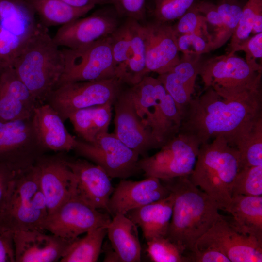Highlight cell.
<instances>
[{"label": "cell", "mask_w": 262, "mask_h": 262, "mask_svg": "<svg viewBox=\"0 0 262 262\" xmlns=\"http://www.w3.org/2000/svg\"><path fill=\"white\" fill-rule=\"evenodd\" d=\"M63 156L76 178V197L108 213L109 200L114 189L111 178L100 167L84 158Z\"/></svg>", "instance_id": "ac0fdd59"}, {"label": "cell", "mask_w": 262, "mask_h": 262, "mask_svg": "<svg viewBox=\"0 0 262 262\" xmlns=\"http://www.w3.org/2000/svg\"><path fill=\"white\" fill-rule=\"evenodd\" d=\"M173 27L177 35L196 33L212 36L208 31L207 22L205 17L193 5Z\"/></svg>", "instance_id": "60d3db41"}, {"label": "cell", "mask_w": 262, "mask_h": 262, "mask_svg": "<svg viewBox=\"0 0 262 262\" xmlns=\"http://www.w3.org/2000/svg\"><path fill=\"white\" fill-rule=\"evenodd\" d=\"M104 262H120L115 250L111 246L110 249H107L104 259Z\"/></svg>", "instance_id": "681fc988"}, {"label": "cell", "mask_w": 262, "mask_h": 262, "mask_svg": "<svg viewBox=\"0 0 262 262\" xmlns=\"http://www.w3.org/2000/svg\"><path fill=\"white\" fill-rule=\"evenodd\" d=\"M35 15L23 0H0V29L7 38L25 44L41 24Z\"/></svg>", "instance_id": "d4e9b609"}, {"label": "cell", "mask_w": 262, "mask_h": 262, "mask_svg": "<svg viewBox=\"0 0 262 262\" xmlns=\"http://www.w3.org/2000/svg\"><path fill=\"white\" fill-rule=\"evenodd\" d=\"M148 257L154 262H189L185 254L167 237H160L147 241Z\"/></svg>", "instance_id": "8d00e7d4"}, {"label": "cell", "mask_w": 262, "mask_h": 262, "mask_svg": "<svg viewBox=\"0 0 262 262\" xmlns=\"http://www.w3.org/2000/svg\"><path fill=\"white\" fill-rule=\"evenodd\" d=\"M16 262L60 261L70 242L37 229L14 232Z\"/></svg>", "instance_id": "7402d4cb"}, {"label": "cell", "mask_w": 262, "mask_h": 262, "mask_svg": "<svg viewBox=\"0 0 262 262\" xmlns=\"http://www.w3.org/2000/svg\"><path fill=\"white\" fill-rule=\"evenodd\" d=\"M48 215L34 166L17 172L0 212V227L13 232L37 229Z\"/></svg>", "instance_id": "5b68a950"}, {"label": "cell", "mask_w": 262, "mask_h": 262, "mask_svg": "<svg viewBox=\"0 0 262 262\" xmlns=\"http://www.w3.org/2000/svg\"><path fill=\"white\" fill-rule=\"evenodd\" d=\"M174 196L131 210L125 215L139 227L146 242L160 237H166L171 222Z\"/></svg>", "instance_id": "484cf974"}, {"label": "cell", "mask_w": 262, "mask_h": 262, "mask_svg": "<svg viewBox=\"0 0 262 262\" xmlns=\"http://www.w3.org/2000/svg\"><path fill=\"white\" fill-rule=\"evenodd\" d=\"M216 6L222 24L213 37V50L223 46L231 37L241 16L243 7L237 0H222Z\"/></svg>", "instance_id": "e575fe53"}, {"label": "cell", "mask_w": 262, "mask_h": 262, "mask_svg": "<svg viewBox=\"0 0 262 262\" xmlns=\"http://www.w3.org/2000/svg\"><path fill=\"white\" fill-rule=\"evenodd\" d=\"M76 154L100 167L111 178L121 179L140 171L139 155L108 132L99 135L92 143L77 139Z\"/></svg>", "instance_id": "8fae6325"}, {"label": "cell", "mask_w": 262, "mask_h": 262, "mask_svg": "<svg viewBox=\"0 0 262 262\" xmlns=\"http://www.w3.org/2000/svg\"><path fill=\"white\" fill-rule=\"evenodd\" d=\"M235 195L262 196V165L240 169L232 186Z\"/></svg>", "instance_id": "74e56055"}, {"label": "cell", "mask_w": 262, "mask_h": 262, "mask_svg": "<svg viewBox=\"0 0 262 262\" xmlns=\"http://www.w3.org/2000/svg\"><path fill=\"white\" fill-rule=\"evenodd\" d=\"M107 234L120 262L141 261L138 226L125 214H117L112 217L107 227Z\"/></svg>", "instance_id": "83f0119b"}, {"label": "cell", "mask_w": 262, "mask_h": 262, "mask_svg": "<svg viewBox=\"0 0 262 262\" xmlns=\"http://www.w3.org/2000/svg\"><path fill=\"white\" fill-rule=\"evenodd\" d=\"M232 219L229 221L239 232L262 243V196H232L225 210Z\"/></svg>", "instance_id": "4316f807"}, {"label": "cell", "mask_w": 262, "mask_h": 262, "mask_svg": "<svg viewBox=\"0 0 262 262\" xmlns=\"http://www.w3.org/2000/svg\"><path fill=\"white\" fill-rule=\"evenodd\" d=\"M39 105L12 66L0 70V121L30 118Z\"/></svg>", "instance_id": "44dd1931"}, {"label": "cell", "mask_w": 262, "mask_h": 262, "mask_svg": "<svg viewBox=\"0 0 262 262\" xmlns=\"http://www.w3.org/2000/svg\"><path fill=\"white\" fill-rule=\"evenodd\" d=\"M206 88H213L225 98H239L262 93V71L235 53L202 61L199 74Z\"/></svg>", "instance_id": "8992f818"}, {"label": "cell", "mask_w": 262, "mask_h": 262, "mask_svg": "<svg viewBox=\"0 0 262 262\" xmlns=\"http://www.w3.org/2000/svg\"><path fill=\"white\" fill-rule=\"evenodd\" d=\"M44 196L48 214L69 199L76 197V178L63 154L40 157L34 164Z\"/></svg>", "instance_id": "9a60e30c"}, {"label": "cell", "mask_w": 262, "mask_h": 262, "mask_svg": "<svg viewBox=\"0 0 262 262\" xmlns=\"http://www.w3.org/2000/svg\"><path fill=\"white\" fill-rule=\"evenodd\" d=\"M107 227L93 229L87 232L84 237L74 240L64 252L60 262H97L107 234Z\"/></svg>", "instance_id": "1f68e13d"}, {"label": "cell", "mask_w": 262, "mask_h": 262, "mask_svg": "<svg viewBox=\"0 0 262 262\" xmlns=\"http://www.w3.org/2000/svg\"><path fill=\"white\" fill-rule=\"evenodd\" d=\"M115 77L130 86L148 74L143 25L128 18L110 35Z\"/></svg>", "instance_id": "ba28073f"}, {"label": "cell", "mask_w": 262, "mask_h": 262, "mask_svg": "<svg viewBox=\"0 0 262 262\" xmlns=\"http://www.w3.org/2000/svg\"><path fill=\"white\" fill-rule=\"evenodd\" d=\"M195 0H155L154 15L158 21L167 22L179 19Z\"/></svg>", "instance_id": "ab89813d"}, {"label": "cell", "mask_w": 262, "mask_h": 262, "mask_svg": "<svg viewBox=\"0 0 262 262\" xmlns=\"http://www.w3.org/2000/svg\"><path fill=\"white\" fill-rule=\"evenodd\" d=\"M237 149L239 153L241 168L262 165V117Z\"/></svg>", "instance_id": "d590c367"}, {"label": "cell", "mask_w": 262, "mask_h": 262, "mask_svg": "<svg viewBox=\"0 0 262 262\" xmlns=\"http://www.w3.org/2000/svg\"><path fill=\"white\" fill-rule=\"evenodd\" d=\"M180 52L183 54L201 55L212 50L213 36L196 33L177 35Z\"/></svg>", "instance_id": "f35d334b"}, {"label": "cell", "mask_w": 262, "mask_h": 262, "mask_svg": "<svg viewBox=\"0 0 262 262\" xmlns=\"http://www.w3.org/2000/svg\"><path fill=\"white\" fill-rule=\"evenodd\" d=\"M111 219L108 213H101L80 199L73 197L48 214L42 229L72 242L84 233L107 227Z\"/></svg>", "instance_id": "4fadbf2b"}, {"label": "cell", "mask_w": 262, "mask_h": 262, "mask_svg": "<svg viewBox=\"0 0 262 262\" xmlns=\"http://www.w3.org/2000/svg\"><path fill=\"white\" fill-rule=\"evenodd\" d=\"M262 114V95L225 98L208 87L191 99L183 113L179 132L192 137L200 146L221 137L237 148Z\"/></svg>", "instance_id": "6da1fadb"}, {"label": "cell", "mask_w": 262, "mask_h": 262, "mask_svg": "<svg viewBox=\"0 0 262 262\" xmlns=\"http://www.w3.org/2000/svg\"><path fill=\"white\" fill-rule=\"evenodd\" d=\"M199 147L192 137L179 132L158 152L139 160L138 167L146 177L161 180L188 176L194 170Z\"/></svg>", "instance_id": "30bf717a"}, {"label": "cell", "mask_w": 262, "mask_h": 262, "mask_svg": "<svg viewBox=\"0 0 262 262\" xmlns=\"http://www.w3.org/2000/svg\"><path fill=\"white\" fill-rule=\"evenodd\" d=\"M252 32L254 34L262 32V0H248L243 6L241 16L231 37L229 52L248 38Z\"/></svg>", "instance_id": "836d02e7"}, {"label": "cell", "mask_w": 262, "mask_h": 262, "mask_svg": "<svg viewBox=\"0 0 262 262\" xmlns=\"http://www.w3.org/2000/svg\"><path fill=\"white\" fill-rule=\"evenodd\" d=\"M117 14L99 10L61 26L53 39L59 47L77 49L110 36L117 29Z\"/></svg>", "instance_id": "e0dca14e"}, {"label": "cell", "mask_w": 262, "mask_h": 262, "mask_svg": "<svg viewBox=\"0 0 262 262\" xmlns=\"http://www.w3.org/2000/svg\"><path fill=\"white\" fill-rule=\"evenodd\" d=\"M66 3L75 8L95 7L97 5L109 3V0H61Z\"/></svg>", "instance_id": "c3c4849f"}, {"label": "cell", "mask_w": 262, "mask_h": 262, "mask_svg": "<svg viewBox=\"0 0 262 262\" xmlns=\"http://www.w3.org/2000/svg\"><path fill=\"white\" fill-rule=\"evenodd\" d=\"M33 10L45 27L63 26L83 16L94 7L78 8L61 0H23Z\"/></svg>", "instance_id": "4dcf8cb0"}, {"label": "cell", "mask_w": 262, "mask_h": 262, "mask_svg": "<svg viewBox=\"0 0 262 262\" xmlns=\"http://www.w3.org/2000/svg\"><path fill=\"white\" fill-rule=\"evenodd\" d=\"M238 51L245 52V61L249 66L258 71H262V64L257 62L262 58V32L249 37L229 53H235Z\"/></svg>", "instance_id": "b9f144b4"}, {"label": "cell", "mask_w": 262, "mask_h": 262, "mask_svg": "<svg viewBox=\"0 0 262 262\" xmlns=\"http://www.w3.org/2000/svg\"><path fill=\"white\" fill-rule=\"evenodd\" d=\"M147 73L162 74L171 70L180 57L173 27L158 21L143 25Z\"/></svg>", "instance_id": "d6986e66"}, {"label": "cell", "mask_w": 262, "mask_h": 262, "mask_svg": "<svg viewBox=\"0 0 262 262\" xmlns=\"http://www.w3.org/2000/svg\"><path fill=\"white\" fill-rule=\"evenodd\" d=\"M32 120L38 139L47 151L73 150L77 139L69 133L64 121L49 104L43 103L38 105Z\"/></svg>", "instance_id": "603a6c76"}, {"label": "cell", "mask_w": 262, "mask_h": 262, "mask_svg": "<svg viewBox=\"0 0 262 262\" xmlns=\"http://www.w3.org/2000/svg\"><path fill=\"white\" fill-rule=\"evenodd\" d=\"M126 89L134 103L137 114L145 124L154 106L165 90L164 87L157 78L146 75L139 82Z\"/></svg>", "instance_id": "d6a6232c"}, {"label": "cell", "mask_w": 262, "mask_h": 262, "mask_svg": "<svg viewBox=\"0 0 262 262\" xmlns=\"http://www.w3.org/2000/svg\"><path fill=\"white\" fill-rule=\"evenodd\" d=\"M201 56L183 54L171 70L157 78L172 98L182 115L192 98L202 62Z\"/></svg>", "instance_id": "cb8c5ba5"}, {"label": "cell", "mask_w": 262, "mask_h": 262, "mask_svg": "<svg viewBox=\"0 0 262 262\" xmlns=\"http://www.w3.org/2000/svg\"><path fill=\"white\" fill-rule=\"evenodd\" d=\"M170 191L155 177H146L140 181L121 179L110 196L108 213L126 214L130 211L161 200Z\"/></svg>", "instance_id": "ffe728a7"}, {"label": "cell", "mask_w": 262, "mask_h": 262, "mask_svg": "<svg viewBox=\"0 0 262 262\" xmlns=\"http://www.w3.org/2000/svg\"><path fill=\"white\" fill-rule=\"evenodd\" d=\"M161 181L174 196L166 237L185 255L194 252L198 240L221 216L218 205L189 176Z\"/></svg>", "instance_id": "7a4b0ae2"}, {"label": "cell", "mask_w": 262, "mask_h": 262, "mask_svg": "<svg viewBox=\"0 0 262 262\" xmlns=\"http://www.w3.org/2000/svg\"><path fill=\"white\" fill-rule=\"evenodd\" d=\"M62 51L65 67L57 86L116 78L110 36L77 49Z\"/></svg>", "instance_id": "9c48e42d"}, {"label": "cell", "mask_w": 262, "mask_h": 262, "mask_svg": "<svg viewBox=\"0 0 262 262\" xmlns=\"http://www.w3.org/2000/svg\"><path fill=\"white\" fill-rule=\"evenodd\" d=\"M118 16L137 21L143 20L146 16L145 0H109Z\"/></svg>", "instance_id": "7bdbcfd3"}, {"label": "cell", "mask_w": 262, "mask_h": 262, "mask_svg": "<svg viewBox=\"0 0 262 262\" xmlns=\"http://www.w3.org/2000/svg\"><path fill=\"white\" fill-rule=\"evenodd\" d=\"M47 152L38 139L32 117L0 121V163L17 173L33 165Z\"/></svg>", "instance_id": "7c38bea8"}, {"label": "cell", "mask_w": 262, "mask_h": 262, "mask_svg": "<svg viewBox=\"0 0 262 262\" xmlns=\"http://www.w3.org/2000/svg\"><path fill=\"white\" fill-rule=\"evenodd\" d=\"M124 84L116 78L66 82L57 86L45 103L51 106L65 121L77 110L107 103L113 105Z\"/></svg>", "instance_id": "52a82bcc"}, {"label": "cell", "mask_w": 262, "mask_h": 262, "mask_svg": "<svg viewBox=\"0 0 262 262\" xmlns=\"http://www.w3.org/2000/svg\"><path fill=\"white\" fill-rule=\"evenodd\" d=\"M113 105L114 133L127 147L144 157L149 150L162 146L137 114L126 88L121 91Z\"/></svg>", "instance_id": "2e32d148"}, {"label": "cell", "mask_w": 262, "mask_h": 262, "mask_svg": "<svg viewBox=\"0 0 262 262\" xmlns=\"http://www.w3.org/2000/svg\"><path fill=\"white\" fill-rule=\"evenodd\" d=\"M112 105L107 103L82 109L72 113L68 119L82 140L92 143L99 135L108 132Z\"/></svg>", "instance_id": "f546056e"}, {"label": "cell", "mask_w": 262, "mask_h": 262, "mask_svg": "<svg viewBox=\"0 0 262 262\" xmlns=\"http://www.w3.org/2000/svg\"><path fill=\"white\" fill-rule=\"evenodd\" d=\"M182 120L181 113L165 90L145 124L150 127L153 135L163 146L179 133Z\"/></svg>", "instance_id": "f1b7e54d"}, {"label": "cell", "mask_w": 262, "mask_h": 262, "mask_svg": "<svg viewBox=\"0 0 262 262\" xmlns=\"http://www.w3.org/2000/svg\"><path fill=\"white\" fill-rule=\"evenodd\" d=\"M16 173L5 164L0 163V212Z\"/></svg>", "instance_id": "7dc6e473"}, {"label": "cell", "mask_w": 262, "mask_h": 262, "mask_svg": "<svg viewBox=\"0 0 262 262\" xmlns=\"http://www.w3.org/2000/svg\"><path fill=\"white\" fill-rule=\"evenodd\" d=\"M193 6L205 17L207 23L215 28L216 33L221 28L222 20L216 5L209 1H202L193 4Z\"/></svg>", "instance_id": "ee69618b"}, {"label": "cell", "mask_w": 262, "mask_h": 262, "mask_svg": "<svg viewBox=\"0 0 262 262\" xmlns=\"http://www.w3.org/2000/svg\"><path fill=\"white\" fill-rule=\"evenodd\" d=\"M12 66L40 104L58 84L64 71V57L47 28L40 24Z\"/></svg>", "instance_id": "3957f363"}, {"label": "cell", "mask_w": 262, "mask_h": 262, "mask_svg": "<svg viewBox=\"0 0 262 262\" xmlns=\"http://www.w3.org/2000/svg\"><path fill=\"white\" fill-rule=\"evenodd\" d=\"M241 169L239 153L225 139L216 137L200 146L189 179L224 210L232 197L235 179Z\"/></svg>", "instance_id": "277c9868"}, {"label": "cell", "mask_w": 262, "mask_h": 262, "mask_svg": "<svg viewBox=\"0 0 262 262\" xmlns=\"http://www.w3.org/2000/svg\"><path fill=\"white\" fill-rule=\"evenodd\" d=\"M185 255L189 262H231L224 254L214 248L198 249Z\"/></svg>", "instance_id": "f6af8a7d"}, {"label": "cell", "mask_w": 262, "mask_h": 262, "mask_svg": "<svg viewBox=\"0 0 262 262\" xmlns=\"http://www.w3.org/2000/svg\"><path fill=\"white\" fill-rule=\"evenodd\" d=\"M14 232L0 227V262H15Z\"/></svg>", "instance_id": "bcb514c9"}, {"label": "cell", "mask_w": 262, "mask_h": 262, "mask_svg": "<svg viewBox=\"0 0 262 262\" xmlns=\"http://www.w3.org/2000/svg\"><path fill=\"white\" fill-rule=\"evenodd\" d=\"M196 250L214 248L231 262H262V243L238 231L222 215L198 240Z\"/></svg>", "instance_id": "5bb4252c"}]
</instances>
